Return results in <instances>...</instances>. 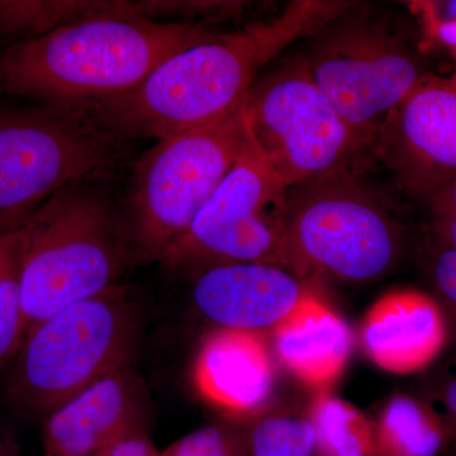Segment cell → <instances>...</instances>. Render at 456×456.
Returning a JSON list of instances; mask_svg holds the SVG:
<instances>
[{"mask_svg":"<svg viewBox=\"0 0 456 456\" xmlns=\"http://www.w3.org/2000/svg\"><path fill=\"white\" fill-rule=\"evenodd\" d=\"M145 391L130 368L107 375L51 411L42 428L44 456H94L142 431Z\"/></svg>","mask_w":456,"mask_h":456,"instance_id":"13","label":"cell"},{"mask_svg":"<svg viewBox=\"0 0 456 456\" xmlns=\"http://www.w3.org/2000/svg\"><path fill=\"white\" fill-rule=\"evenodd\" d=\"M421 200L428 213V242L456 251V175Z\"/></svg>","mask_w":456,"mask_h":456,"instance_id":"23","label":"cell"},{"mask_svg":"<svg viewBox=\"0 0 456 456\" xmlns=\"http://www.w3.org/2000/svg\"><path fill=\"white\" fill-rule=\"evenodd\" d=\"M305 281L272 264H221L204 268L191 298L216 329L264 335L317 294Z\"/></svg>","mask_w":456,"mask_h":456,"instance_id":"12","label":"cell"},{"mask_svg":"<svg viewBox=\"0 0 456 456\" xmlns=\"http://www.w3.org/2000/svg\"><path fill=\"white\" fill-rule=\"evenodd\" d=\"M454 456H456V455H454Z\"/></svg>","mask_w":456,"mask_h":456,"instance_id":"28","label":"cell"},{"mask_svg":"<svg viewBox=\"0 0 456 456\" xmlns=\"http://www.w3.org/2000/svg\"><path fill=\"white\" fill-rule=\"evenodd\" d=\"M449 341L448 322L439 302L416 289L386 294L360 326L365 355L389 373L412 374L430 368Z\"/></svg>","mask_w":456,"mask_h":456,"instance_id":"14","label":"cell"},{"mask_svg":"<svg viewBox=\"0 0 456 456\" xmlns=\"http://www.w3.org/2000/svg\"><path fill=\"white\" fill-rule=\"evenodd\" d=\"M137 310L121 285L75 303L32 327L5 380V395L25 412L46 413L107 375L128 368Z\"/></svg>","mask_w":456,"mask_h":456,"instance_id":"4","label":"cell"},{"mask_svg":"<svg viewBox=\"0 0 456 456\" xmlns=\"http://www.w3.org/2000/svg\"><path fill=\"white\" fill-rule=\"evenodd\" d=\"M245 106L198 130L160 140L141 156L130 189L131 232L141 259L161 260L187 233L244 149Z\"/></svg>","mask_w":456,"mask_h":456,"instance_id":"7","label":"cell"},{"mask_svg":"<svg viewBox=\"0 0 456 456\" xmlns=\"http://www.w3.org/2000/svg\"><path fill=\"white\" fill-rule=\"evenodd\" d=\"M287 194L248 134L235 167L161 261L169 266L257 263L289 269Z\"/></svg>","mask_w":456,"mask_h":456,"instance_id":"10","label":"cell"},{"mask_svg":"<svg viewBox=\"0 0 456 456\" xmlns=\"http://www.w3.org/2000/svg\"><path fill=\"white\" fill-rule=\"evenodd\" d=\"M160 456H248V426H206L170 444Z\"/></svg>","mask_w":456,"mask_h":456,"instance_id":"21","label":"cell"},{"mask_svg":"<svg viewBox=\"0 0 456 456\" xmlns=\"http://www.w3.org/2000/svg\"><path fill=\"white\" fill-rule=\"evenodd\" d=\"M285 242L299 277L354 284L388 277L404 248L397 220L353 174L288 189Z\"/></svg>","mask_w":456,"mask_h":456,"instance_id":"5","label":"cell"},{"mask_svg":"<svg viewBox=\"0 0 456 456\" xmlns=\"http://www.w3.org/2000/svg\"><path fill=\"white\" fill-rule=\"evenodd\" d=\"M125 257L121 233L101 198L70 187L47 198L29 216L23 235L25 336L69 305L117 287Z\"/></svg>","mask_w":456,"mask_h":456,"instance_id":"3","label":"cell"},{"mask_svg":"<svg viewBox=\"0 0 456 456\" xmlns=\"http://www.w3.org/2000/svg\"><path fill=\"white\" fill-rule=\"evenodd\" d=\"M373 456H439L456 431L419 395H392L371 422Z\"/></svg>","mask_w":456,"mask_h":456,"instance_id":"17","label":"cell"},{"mask_svg":"<svg viewBox=\"0 0 456 456\" xmlns=\"http://www.w3.org/2000/svg\"><path fill=\"white\" fill-rule=\"evenodd\" d=\"M303 59L321 92L375 155L384 123L430 73L410 42L354 5L312 36Z\"/></svg>","mask_w":456,"mask_h":456,"instance_id":"6","label":"cell"},{"mask_svg":"<svg viewBox=\"0 0 456 456\" xmlns=\"http://www.w3.org/2000/svg\"><path fill=\"white\" fill-rule=\"evenodd\" d=\"M426 40L443 50L455 65L456 77V0L411 3Z\"/></svg>","mask_w":456,"mask_h":456,"instance_id":"24","label":"cell"},{"mask_svg":"<svg viewBox=\"0 0 456 456\" xmlns=\"http://www.w3.org/2000/svg\"><path fill=\"white\" fill-rule=\"evenodd\" d=\"M215 35L193 23H70L3 50L0 93L44 106H88L130 92L167 59Z\"/></svg>","mask_w":456,"mask_h":456,"instance_id":"2","label":"cell"},{"mask_svg":"<svg viewBox=\"0 0 456 456\" xmlns=\"http://www.w3.org/2000/svg\"><path fill=\"white\" fill-rule=\"evenodd\" d=\"M419 397L431 404L456 431V349L432 369L421 383Z\"/></svg>","mask_w":456,"mask_h":456,"instance_id":"25","label":"cell"},{"mask_svg":"<svg viewBox=\"0 0 456 456\" xmlns=\"http://www.w3.org/2000/svg\"><path fill=\"white\" fill-rule=\"evenodd\" d=\"M375 156L417 198L455 176L456 77H426L389 114Z\"/></svg>","mask_w":456,"mask_h":456,"instance_id":"11","label":"cell"},{"mask_svg":"<svg viewBox=\"0 0 456 456\" xmlns=\"http://www.w3.org/2000/svg\"><path fill=\"white\" fill-rule=\"evenodd\" d=\"M33 211L0 216V362L13 358L25 338L20 253Z\"/></svg>","mask_w":456,"mask_h":456,"instance_id":"18","label":"cell"},{"mask_svg":"<svg viewBox=\"0 0 456 456\" xmlns=\"http://www.w3.org/2000/svg\"><path fill=\"white\" fill-rule=\"evenodd\" d=\"M193 382L206 401L231 416L259 411L275 382L274 362L264 335L216 329L198 350Z\"/></svg>","mask_w":456,"mask_h":456,"instance_id":"15","label":"cell"},{"mask_svg":"<svg viewBox=\"0 0 456 456\" xmlns=\"http://www.w3.org/2000/svg\"><path fill=\"white\" fill-rule=\"evenodd\" d=\"M245 116L248 136L288 189L356 175L373 156L318 88L303 56L255 82Z\"/></svg>","mask_w":456,"mask_h":456,"instance_id":"8","label":"cell"},{"mask_svg":"<svg viewBox=\"0 0 456 456\" xmlns=\"http://www.w3.org/2000/svg\"><path fill=\"white\" fill-rule=\"evenodd\" d=\"M353 5L296 0L268 20L216 33L167 59L130 92L88 106L123 140L160 141L220 122L245 106L264 66Z\"/></svg>","mask_w":456,"mask_h":456,"instance_id":"1","label":"cell"},{"mask_svg":"<svg viewBox=\"0 0 456 456\" xmlns=\"http://www.w3.org/2000/svg\"><path fill=\"white\" fill-rule=\"evenodd\" d=\"M273 346L279 362L317 393L338 380L353 351L350 327L317 294L277 329Z\"/></svg>","mask_w":456,"mask_h":456,"instance_id":"16","label":"cell"},{"mask_svg":"<svg viewBox=\"0 0 456 456\" xmlns=\"http://www.w3.org/2000/svg\"><path fill=\"white\" fill-rule=\"evenodd\" d=\"M307 419L317 456H373L371 422L347 402L329 392L316 393Z\"/></svg>","mask_w":456,"mask_h":456,"instance_id":"19","label":"cell"},{"mask_svg":"<svg viewBox=\"0 0 456 456\" xmlns=\"http://www.w3.org/2000/svg\"><path fill=\"white\" fill-rule=\"evenodd\" d=\"M426 273L448 322L450 341L456 349V251L428 242Z\"/></svg>","mask_w":456,"mask_h":456,"instance_id":"22","label":"cell"},{"mask_svg":"<svg viewBox=\"0 0 456 456\" xmlns=\"http://www.w3.org/2000/svg\"><path fill=\"white\" fill-rule=\"evenodd\" d=\"M0 456H18L13 443L2 430H0Z\"/></svg>","mask_w":456,"mask_h":456,"instance_id":"27","label":"cell"},{"mask_svg":"<svg viewBox=\"0 0 456 456\" xmlns=\"http://www.w3.org/2000/svg\"><path fill=\"white\" fill-rule=\"evenodd\" d=\"M316 436L307 417L266 415L248 425V456H314Z\"/></svg>","mask_w":456,"mask_h":456,"instance_id":"20","label":"cell"},{"mask_svg":"<svg viewBox=\"0 0 456 456\" xmlns=\"http://www.w3.org/2000/svg\"><path fill=\"white\" fill-rule=\"evenodd\" d=\"M94 456H160V452L145 432L139 431L114 441Z\"/></svg>","mask_w":456,"mask_h":456,"instance_id":"26","label":"cell"},{"mask_svg":"<svg viewBox=\"0 0 456 456\" xmlns=\"http://www.w3.org/2000/svg\"><path fill=\"white\" fill-rule=\"evenodd\" d=\"M123 139L89 106L0 116V216L31 211L74 183L112 169Z\"/></svg>","mask_w":456,"mask_h":456,"instance_id":"9","label":"cell"}]
</instances>
